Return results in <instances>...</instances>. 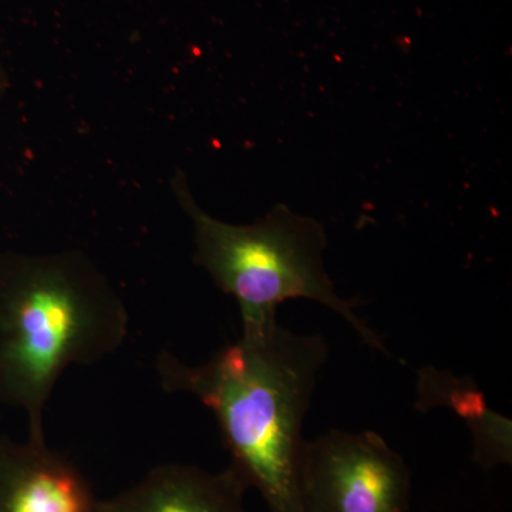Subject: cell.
<instances>
[{"instance_id":"obj_5","label":"cell","mask_w":512,"mask_h":512,"mask_svg":"<svg viewBox=\"0 0 512 512\" xmlns=\"http://www.w3.org/2000/svg\"><path fill=\"white\" fill-rule=\"evenodd\" d=\"M99 511L83 471L46 439L0 436V512Z\"/></svg>"},{"instance_id":"obj_6","label":"cell","mask_w":512,"mask_h":512,"mask_svg":"<svg viewBox=\"0 0 512 512\" xmlns=\"http://www.w3.org/2000/svg\"><path fill=\"white\" fill-rule=\"evenodd\" d=\"M248 490L231 466L211 473L194 464H160L127 490L100 500L99 512H249Z\"/></svg>"},{"instance_id":"obj_8","label":"cell","mask_w":512,"mask_h":512,"mask_svg":"<svg viewBox=\"0 0 512 512\" xmlns=\"http://www.w3.org/2000/svg\"><path fill=\"white\" fill-rule=\"evenodd\" d=\"M9 79L8 74H6L5 67L0 63V103H2L3 97H5L6 92H8Z\"/></svg>"},{"instance_id":"obj_4","label":"cell","mask_w":512,"mask_h":512,"mask_svg":"<svg viewBox=\"0 0 512 512\" xmlns=\"http://www.w3.org/2000/svg\"><path fill=\"white\" fill-rule=\"evenodd\" d=\"M412 471L375 431L330 430L305 440L303 512H407Z\"/></svg>"},{"instance_id":"obj_3","label":"cell","mask_w":512,"mask_h":512,"mask_svg":"<svg viewBox=\"0 0 512 512\" xmlns=\"http://www.w3.org/2000/svg\"><path fill=\"white\" fill-rule=\"evenodd\" d=\"M178 204L194 227V262L238 302L241 322L278 316L289 299H308L338 313L369 348L387 355L382 339L340 298L323 264L325 227L284 204L251 225H234L207 214L192 197L187 175L173 178Z\"/></svg>"},{"instance_id":"obj_7","label":"cell","mask_w":512,"mask_h":512,"mask_svg":"<svg viewBox=\"0 0 512 512\" xmlns=\"http://www.w3.org/2000/svg\"><path fill=\"white\" fill-rule=\"evenodd\" d=\"M421 382L443 390L441 394H429L427 400H444L454 407L474 434V461L484 470L511 464L512 440L511 421L488 409L483 396L473 387L463 386V382L448 375L426 369L420 375Z\"/></svg>"},{"instance_id":"obj_2","label":"cell","mask_w":512,"mask_h":512,"mask_svg":"<svg viewBox=\"0 0 512 512\" xmlns=\"http://www.w3.org/2000/svg\"><path fill=\"white\" fill-rule=\"evenodd\" d=\"M126 303L79 251L0 256V404L28 417L43 440V413L60 377L123 346Z\"/></svg>"},{"instance_id":"obj_1","label":"cell","mask_w":512,"mask_h":512,"mask_svg":"<svg viewBox=\"0 0 512 512\" xmlns=\"http://www.w3.org/2000/svg\"><path fill=\"white\" fill-rule=\"evenodd\" d=\"M328 356L322 335L292 332L275 316L242 322L241 338L208 362L163 352L156 370L164 392L190 394L214 413L229 466L271 512H303V423Z\"/></svg>"}]
</instances>
